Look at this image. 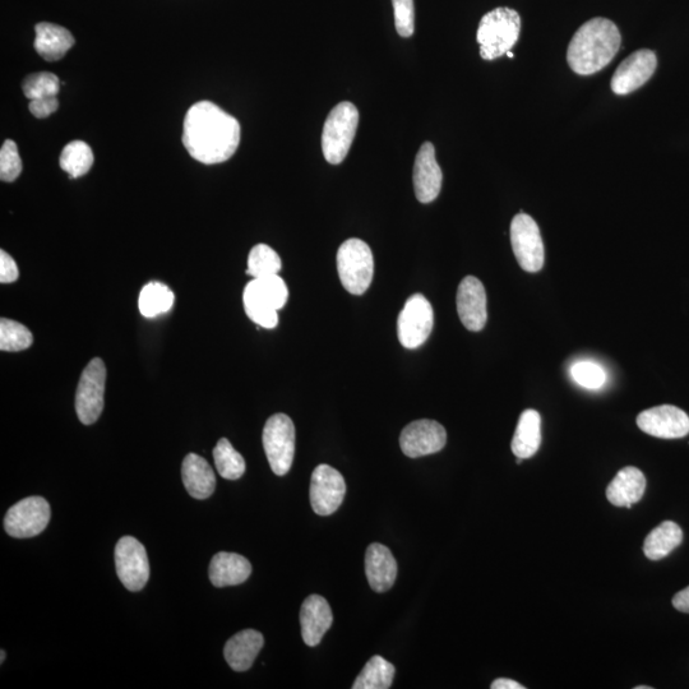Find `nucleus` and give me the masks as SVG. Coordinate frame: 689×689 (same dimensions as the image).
Segmentation results:
<instances>
[{
    "instance_id": "f257e3e1",
    "label": "nucleus",
    "mask_w": 689,
    "mask_h": 689,
    "mask_svg": "<svg viewBox=\"0 0 689 689\" xmlns=\"http://www.w3.org/2000/svg\"><path fill=\"white\" fill-rule=\"evenodd\" d=\"M242 128L237 119L211 101L189 108L183 124V145L205 165L225 163L237 152Z\"/></svg>"
},
{
    "instance_id": "f03ea898",
    "label": "nucleus",
    "mask_w": 689,
    "mask_h": 689,
    "mask_svg": "<svg viewBox=\"0 0 689 689\" xmlns=\"http://www.w3.org/2000/svg\"><path fill=\"white\" fill-rule=\"evenodd\" d=\"M621 44V32L614 22L607 18H593L573 36L568 46V64L577 75H595L612 62Z\"/></svg>"
},
{
    "instance_id": "7ed1b4c3",
    "label": "nucleus",
    "mask_w": 689,
    "mask_h": 689,
    "mask_svg": "<svg viewBox=\"0 0 689 689\" xmlns=\"http://www.w3.org/2000/svg\"><path fill=\"white\" fill-rule=\"evenodd\" d=\"M288 298V286L279 275L253 279L244 289L245 313L258 326L271 330L279 323L277 311L285 307Z\"/></svg>"
},
{
    "instance_id": "20e7f679",
    "label": "nucleus",
    "mask_w": 689,
    "mask_h": 689,
    "mask_svg": "<svg viewBox=\"0 0 689 689\" xmlns=\"http://www.w3.org/2000/svg\"><path fill=\"white\" fill-rule=\"evenodd\" d=\"M521 17L515 9L499 7L487 13L479 23L476 40L480 45V57L496 60L511 52L520 39Z\"/></svg>"
},
{
    "instance_id": "39448f33",
    "label": "nucleus",
    "mask_w": 689,
    "mask_h": 689,
    "mask_svg": "<svg viewBox=\"0 0 689 689\" xmlns=\"http://www.w3.org/2000/svg\"><path fill=\"white\" fill-rule=\"evenodd\" d=\"M359 124V112L351 103L336 105L328 114L322 133V151L327 163L339 165L353 145Z\"/></svg>"
},
{
    "instance_id": "423d86ee",
    "label": "nucleus",
    "mask_w": 689,
    "mask_h": 689,
    "mask_svg": "<svg viewBox=\"0 0 689 689\" xmlns=\"http://www.w3.org/2000/svg\"><path fill=\"white\" fill-rule=\"evenodd\" d=\"M336 261L342 286L350 294L363 295L374 275V258L369 245L360 239L346 240L337 252Z\"/></svg>"
},
{
    "instance_id": "0eeeda50",
    "label": "nucleus",
    "mask_w": 689,
    "mask_h": 689,
    "mask_svg": "<svg viewBox=\"0 0 689 689\" xmlns=\"http://www.w3.org/2000/svg\"><path fill=\"white\" fill-rule=\"evenodd\" d=\"M263 447L272 471L284 476L289 473L295 455V427L285 414L272 415L263 429Z\"/></svg>"
},
{
    "instance_id": "6e6552de",
    "label": "nucleus",
    "mask_w": 689,
    "mask_h": 689,
    "mask_svg": "<svg viewBox=\"0 0 689 689\" xmlns=\"http://www.w3.org/2000/svg\"><path fill=\"white\" fill-rule=\"evenodd\" d=\"M434 312L432 304L422 294L408 299L397 319V336L406 349L420 348L432 334Z\"/></svg>"
},
{
    "instance_id": "1a4fd4ad",
    "label": "nucleus",
    "mask_w": 689,
    "mask_h": 689,
    "mask_svg": "<svg viewBox=\"0 0 689 689\" xmlns=\"http://www.w3.org/2000/svg\"><path fill=\"white\" fill-rule=\"evenodd\" d=\"M106 367L100 358L92 359L83 371L76 392V413L82 424L99 420L104 410Z\"/></svg>"
},
{
    "instance_id": "9d476101",
    "label": "nucleus",
    "mask_w": 689,
    "mask_h": 689,
    "mask_svg": "<svg viewBox=\"0 0 689 689\" xmlns=\"http://www.w3.org/2000/svg\"><path fill=\"white\" fill-rule=\"evenodd\" d=\"M511 244L522 270L535 274L544 266V243L533 217L519 214L511 224Z\"/></svg>"
},
{
    "instance_id": "9b49d317",
    "label": "nucleus",
    "mask_w": 689,
    "mask_h": 689,
    "mask_svg": "<svg viewBox=\"0 0 689 689\" xmlns=\"http://www.w3.org/2000/svg\"><path fill=\"white\" fill-rule=\"evenodd\" d=\"M52 510L46 499L41 497H29L9 508L4 529L9 536L17 539L34 538L43 533L49 525Z\"/></svg>"
},
{
    "instance_id": "f8f14e48",
    "label": "nucleus",
    "mask_w": 689,
    "mask_h": 689,
    "mask_svg": "<svg viewBox=\"0 0 689 689\" xmlns=\"http://www.w3.org/2000/svg\"><path fill=\"white\" fill-rule=\"evenodd\" d=\"M115 567L119 580L129 591L137 593L150 578V563L146 548L136 538L124 536L115 547Z\"/></svg>"
},
{
    "instance_id": "ddd939ff",
    "label": "nucleus",
    "mask_w": 689,
    "mask_h": 689,
    "mask_svg": "<svg viewBox=\"0 0 689 689\" xmlns=\"http://www.w3.org/2000/svg\"><path fill=\"white\" fill-rule=\"evenodd\" d=\"M346 494L344 476L334 467L319 465L311 480V504L319 516H330L339 510Z\"/></svg>"
},
{
    "instance_id": "4468645a",
    "label": "nucleus",
    "mask_w": 689,
    "mask_h": 689,
    "mask_svg": "<svg viewBox=\"0 0 689 689\" xmlns=\"http://www.w3.org/2000/svg\"><path fill=\"white\" fill-rule=\"evenodd\" d=\"M447 443L446 429L434 420H416L406 425L400 437V446L410 459L433 455L442 451Z\"/></svg>"
},
{
    "instance_id": "2eb2a0df",
    "label": "nucleus",
    "mask_w": 689,
    "mask_h": 689,
    "mask_svg": "<svg viewBox=\"0 0 689 689\" xmlns=\"http://www.w3.org/2000/svg\"><path fill=\"white\" fill-rule=\"evenodd\" d=\"M638 428L652 437L678 439L689 434V416L673 405H661L637 416Z\"/></svg>"
},
{
    "instance_id": "dca6fc26",
    "label": "nucleus",
    "mask_w": 689,
    "mask_h": 689,
    "mask_svg": "<svg viewBox=\"0 0 689 689\" xmlns=\"http://www.w3.org/2000/svg\"><path fill=\"white\" fill-rule=\"evenodd\" d=\"M658 59L652 50L642 49L623 60L617 68L610 86L615 95H628L644 86L654 75Z\"/></svg>"
},
{
    "instance_id": "f3484780",
    "label": "nucleus",
    "mask_w": 689,
    "mask_h": 689,
    "mask_svg": "<svg viewBox=\"0 0 689 689\" xmlns=\"http://www.w3.org/2000/svg\"><path fill=\"white\" fill-rule=\"evenodd\" d=\"M456 302L462 325L469 331H482L488 319L487 293L482 281L474 276L465 277L457 290Z\"/></svg>"
},
{
    "instance_id": "a211bd4d",
    "label": "nucleus",
    "mask_w": 689,
    "mask_h": 689,
    "mask_svg": "<svg viewBox=\"0 0 689 689\" xmlns=\"http://www.w3.org/2000/svg\"><path fill=\"white\" fill-rule=\"evenodd\" d=\"M413 180L419 202L437 200L442 189L443 174L437 163L436 149L430 142H425L415 157Z\"/></svg>"
},
{
    "instance_id": "6ab92c4d",
    "label": "nucleus",
    "mask_w": 689,
    "mask_h": 689,
    "mask_svg": "<svg viewBox=\"0 0 689 689\" xmlns=\"http://www.w3.org/2000/svg\"><path fill=\"white\" fill-rule=\"evenodd\" d=\"M334 623V614L325 598L319 595L308 596L300 609L302 637L308 646L321 644L323 636Z\"/></svg>"
},
{
    "instance_id": "aec40b11",
    "label": "nucleus",
    "mask_w": 689,
    "mask_h": 689,
    "mask_svg": "<svg viewBox=\"0 0 689 689\" xmlns=\"http://www.w3.org/2000/svg\"><path fill=\"white\" fill-rule=\"evenodd\" d=\"M365 575L376 593H386L395 584L397 562L386 545H369L365 556Z\"/></svg>"
},
{
    "instance_id": "412c9836",
    "label": "nucleus",
    "mask_w": 689,
    "mask_h": 689,
    "mask_svg": "<svg viewBox=\"0 0 689 689\" xmlns=\"http://www.w3.org/2000/svg\"><path fill=\"white\" fill-rule=\"evenodd\" d=\"M646 489V478L637 467H624L608 485L607 498L615 507L631 508L641 501Z\"/></svg>"
},
{
    "instance_id": "4be33fe9",
    "label": "nucleus",
    "mask_w": 689,
    "mask_h": 689,
    "mask_svg": "<svg viewBox=\"0 0 689 689\" xmlns=\"http://www.w3.org/2000/svg\"><path fill=\"white\" fill-rule=\"evenodd\" d=\"M265 645L262 633L245 630L237 633L226 642L224 655L230 668L235 672H247Z\"/></svg>"
},
{
    "instance_id": "5701e85b",
    "label": "nucleus",
    "mask_w": 689,
    "mask_h": 689,
    "mask_svg": "<svg viewBox=\"0 0 689 689\" xmlns=\"http://www.w3.org/2000/svg\"><path fill=\"white\" fill-rule=\"evenodd\" d=\"M208 576L216 587L237 586L247 581L252 573V564L240 554L220 552L210 563Z\"/></svg>"
},
{
    "instance_id": "b1692460",
    "label": "nucleus",
    "mask_w": 689,
    "mask_h": 689,
    "mask_svg": "<svg viewBox=\"0 0 689 689\" xmlns=\"http://www.w3.org/2000/svg\"><path fill=\"white\" fill-rule=\"evenodd\" d=\"M182 478L189 496L203 499L210 498L215 492L216 476L210 464L196 453H189L182 465Z\"/></svg>"
},
{
    "instance_id": "393cba45",
    "label": "nucleus",
    "mask_w": 689,
    "mask_h": 689,
    "mask_svg": "<svg viewBox=\"0 0 689 689\" xmlns=\"http://www.w3.org/2000/svg\"><path fill=\"white\" fill-rule=\"evenodd\" d=\"M35 31V50L48 62L62 59L75 45L71 31L54 23L41 22L35 26Z\"/></svg>"
},
{
    "instance_id": "a878e982",
    "label": "nucleus",
    "mask_w": 689,
    "mask_h": 689,
    "mask_svg": "<svg viewBox=\"0 0 689 689\" xmlns=\"http://www.w3.org/2000/svg\"><path fill=\"white\" fill-rule=\"evenodd\" d=\"M541 445V416L538 411L529 409L521 414L515 436L512 439V452L520 459H530Z\"/></svg>"
},
{
    "instance_id": "bb28decb",
    "label": "nucleus",
    "mask_w": 689,
    "mask_h": 689,
    "mask_svg": "<svg viewBox=\"0 0 689 689\" xmlns=\"http://www.w3.org/2000/svg\"><path fill=\"white\" fill-rule=\"evenodd\" d=\"M683 541V531L673 521H664L652 530L645 540L644 552L650 561H660L668 557Z\"/></svg>"
},
{
    "instance_id": "cd10ccee",
    "label": "nucleus",
    "mask_w": 689,
    "mask_h": 689,
    "mask_svg": "<svg viewBox=\"0 0 689 689\" xmlns=\"http://www.w3.org/2000/svg\"><path fill=\"white\" fill-rule=\"evenodd\" d=\"M396 669L382 656H373L353 684L354 689H388L392 686Z\"/></svg>"
},
{
    "instance_id": "c85d7f7f",
    "label": "nucleus",
    "mask_w": 689,
    "mask_h": 689,
    "mask_svg": "<svg viewBox=\"0 0 689 689\" xmlns=\"http://www.w3.org/2000/svg\"><path fill=\"white\" fill-rule=\"evenodd\" d=\"M174 304V294L168 286L161 284V282H150L142 289L140 299H138V307L142 316L147 318H154L169 312Z\"/></svg>"
},
{
    "instance_id": "c756f323",
    "label": "nucleus",
    "mask_w": 689,
    "mask_h": 689,
    "mask_svg": "<svg viewBox=\"0 0 689 689\" xmlns=\"http://www.w3.org/2000/svg\"><path fill=\"white\" fill-rule=\"evenodd\" d=\"M60 168L71 175V178H81L89 173L94 165V154L91 147L83 141H72L64 147L59 159Z\"/></svg>"
},
{
    "instance_id": "7c9ffc66",
    "label": "nucleus",
    "mask_w": 689,
    "mask_h": 689,
    "mask_svg": "<svg viewBox=\"0 0 689 689\" xmlns=\"http://www.w3.org/2000/svg\"><path fill=\"white\" fill-rule=\"evenodd\" d=\"M217 471L226 480H238L245 473L243 456L235 450L226 438H221L214 450Z\"/></svg>"
},
{
    "instance_id": "2f4dec72",
    "label": "nucleus",
    "mask_w": 689,
    "mask_h": 689,
    "mask_svg": "<svg viewBox=\"0 0 689 689\" xmlns=\"http://www.w3.org/2000/svg\"><path fill=\"white\" fill-rule=\"evenodd\" d=\"M281 268L282 262L279 254L266 244L256 245L249 253L247 274L253 279L277 275Z\"/></svg>"
},
{
    "instance_id": "473e14b6",
    "label": "nucleus",
    "mask_w": 689,
    "mask_h": 689,
    "mask_svg": "<svg viewBox=\"0 0 689 689\" xmlns=\"http://www.w3.org/2000/svg\"><path fill=\"white\" fill-rule=\"evenodd\" d=\"M34 336L26 326L12 319H0V349L2 351H22L29 349Z\"/></svg>"
},
{
    "instance_id": "72a5a7b5",
    "label": "nucleus",
    "mask_w": 689,
    "mask_h": 689,
    "mask_svg": "<svg viewBox=\"0 0 689 689\" xmlns=\"http://www.w3.org/2000/svg\"><path fill=\"white\" fill-rule=\"evenodd\" d=\"M59 87V78L49 72L35 73V75L26 77L22 85L23 94L30 101L57 96Z\"/></svg>"
},
{
    "instance_id": "f704fd0d",
    "label": "nucleus",
    "mask_w": 689,
    "mask_h": 689,
    "mask_svg": "<svg viewBox=\"0 0 689 689\" xmlns=\"http://www.w3.org/2000/svg\"><path fill=\"white\" fill-rule=\"evenodd\" d=\"M571 377L573 381L587 390H599L607 381V373L601 365L590 360H582L571 367Z\"/></svg>"
},
{
    "instance_id": "c9c22d12",
    "label": "nucleus",
    "mask_w": 689,
    "mask_h": 689,
    "mask_svg": "<svg viewBox=\"0 0 689 689\" xmlns=\"http://www.w3.org/2000/svg\"><path fill=\"white\" fill-rule=\"evenodd\" d=\"M22 173V160L15 141L7 140L0 149V179L12 183Z\"/></svg>"
},
{
    "instance_id": "e433bc0d",
    "label": "nucleus",
    "mask_w": 689,
    "mask_h": 689,
    "mask_svg": "<svg viewBox=\"0 0 689 689\" xmlns=\"http://www.w3.org/2000/svg\"><path fill=\"white\" fill-rule=\"evenodd\" d=\"M396 30L401 38H410L415 31L414 0H392Z\"/></svg>"
},
{
    "instance_id": "4c0bfd02",
    "label": "nucleus",
    "mask_w": 689,
    "mask_h": 689,
    "mask_svg": "<svg viewBox=\"0 0 689 689\" xmlns=\"http://www.w3.org/2000/svg\"><path fill=\"white\" fill-rule=\"evenodd\" d=\"M57 96L43 97V99H36L30 101V112L35 118L44 119L50 117L58 110Z\"/></svg>"
},
{
    "instance_id": "58836bf2",
    "label": "nucleus",
    "mask_w": 689,
    "mask_h": 689,
    "mask_svg": "<svg viewBox=\"0 0 689 689\" xmlns=\"http://www.w3.org/2000/svg\"><path fill=\"white\" fill-rule=\"evenodd\" d=\"M17 263L7 252H0V282L2 284H12L18 280Z\"/></svg>"
},
{
    "instance_id": "ea45409f",
    "label": "nucleus",
    "mask_w": 689,
    "mask_h": 689,
    "mask_svg": "<svg viewBox=\"0 0 689 689\" xmlns=\"http://www.w3.org/2000/svg\"><path fill=\"white\" fill-rule=\"evenodd\" d=\"M673 607L679 612L689 614V586L674 596Z\"/></svg>"
},
{
    "instance_id": "a19ab883",
    "label": "nucleus",
    "mask_w": 689,
    "mask_h": 689,
    "mask_svg": "<svg viewBox=\"0 0 689 689\" xmlns=\"http://www.w3.org/2000/svg\"><path fill=\"white\" fill-rule=\"evenodd\" d=\"M492 689H525L522 684L517 683L515 681H512V679H507V678H501L497 679V681H494L492 686H490Z\"/></svg>"
},
{
    "instance_id": "79ce46f5",
    "label": "nucleus",
    "mask_w": 689,
    "mask_h": 689,
    "mask_svg": "<svg viewBox=\"0 0 689 689\" xmlns=\"http://www.w3.org/2000/svg\"><path fill=\"white\" fill-rule=\"evenodd\" d=\"M0 654H2V655H0V663L3 664L4 659H6V651L2 650V652H0Z\"/></svg>"
},
{
    "instance_id": "37998d69",
    "label": "nucleus",
    "mask_w": 689,
    "mask_h": 689,
    "mask_svg": "<svg viewBox=\"0 0 689 689\" xmlns=\"http://www.w3.org/2000/svg\"><path fill=\"white\" fill-rule=\"evenodd\" d=\"M636 689H652V687H647V686H638Z\"/></svg>"
},
{
    "instance_id": "c03bdc74",
    "label": "nucleus",
    "mask_w": 689,
    "mask_h": 689,
    "mask_svg": "<svg viewBox=\"0 0 689 689\" xmlns=\"http://www.w3.org/2000/svg\"><path fill=\"white\" fill-rule=\"evenodd\" d=\"M507 57L513 59V54H512V52H508V53H507Z\"/></svg>"
}]
</instances>
